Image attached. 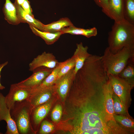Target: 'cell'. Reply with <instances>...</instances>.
I'll use <instances>...</instances> for the list:
<instances>
[{
	"mask_svg": "<svg viewBox=\"0 0 134 134\" xmlns=\"http://www.w3.org/2000/svg\"><path fill=\"white\" fill-rule=\"evenodd\" d=\"M54 126L51 123L47 120H44L41 123L39 133L41 134H47L54 130Z\"/></svg>",
	"mask_w": 134,
	"mask_h": 134,
	"instance_id": "cell-27",
	"label": "cell"
},
{
	"mask_svg": "<svg viewBox=\"0 0 134 134\" xmlns=\"http://www.w3.org/2000/svg\"><path fill=\"white\" fill-rule=\"evenodd\" d=\"M76 46V48L72 56L75 62L74 70L75 75L83 67L86 59L91 55L88 52V47L84 46L82 42L77 44Z\"/></svg>",
	"mask_w": 134,
	"mask_h": 134,
	"instance_id": "cell-13",
	"label": "cell"
},
{
	"mask_svg": "<svg viewBox=\"0 0 134 134\" xmlns=\"http://www.w3.org/2000/svg\"><path fill=\"white\" fill-rule=\"evenodd\" d=\"M2 11L4 19L9 24L17 25L20 23L17 16L16 7L10 0H5Z\"/></svg>",
	"mask_w": 134,
	"mask_h": 134,
	"instance_id": "cell-16",
	"label": "cell"
},
{
	"mask_svg": "<svg viewBox=\"0 0 134 134\" xmlns=\"http://www.w3.org/2000/svg\"><path fill=\"white\" fill-rule=\"evenodd\" d=\"M62 113V108L61 105H57L52 110L51 114V119L55 122H58L61 119Z\"/></svg>",
	"mask_w": 134,
	"mask_h": 134,
	"instance_id": "cell-26",
	"label": "cell"
},
{
	"mask_svg": "<svg viewBox=\"0 0 134 134\" xmlns=\"http://www.w3.org/2000/svg\"><path fill=\"white\" fill-rule=\"evenodd\" d=\"M33 109L29 101L26 100L16 102L10 110L11 117L15 123L19 134L34 133L31 119Z\"/></svg>",
	"mask_w": 134,
	"mask_h": 134,
	"instance_id": "cell-3",
	"label": "cell"
},
{
	"mask_svg": "<svg viewBox=\"0 0 134 134\" xmlns=\"http://www.w3.org/2000/svg\"><path fill=\"white\" fill-rule=\"evenodd\" d=\"M112 98L114 113L119 115H129L128 110L121 101L118 97L113 92Z\"/></svg>",
	"mask_w": 134,
	"mask_h": 134,
	"instance_id": "cell-24",
	"label": "cell"
},
{
	"mask_svg": "<svg viewBox=\"0 0 134 134\" xmlns=\"http://www.w3.org/2000/svg\"><path fill=\"white\" fill-rule=\"evenodd\" d=\"M53 69L41 67L36 68L29 77L18 83L19 84L34 89L39 86L52 71Z\"/></svg>",
	"mask_w": 134,
	"mask_h": 134,
	"instance_id": "cell-6",
	"label": "cell"
},
{
	"mask_svg": "<svg viewBox=\"0 0 134 134\" xmlns=\"http://www.w3.org/2000/svg\"><path fill=\"white\" fill-rule=\"evenodd\" d=\"M59 63L52 53L44 52L34 58L29 64V70L32 71L36 68L41 67L54 69Z\"/></svg>",
	"mask_w": 134,
	"mask_h": 134,
	"instance_id": "cell-8",
	"label": "cell"
},
{
	"mask_svg": "<svg viewBox=\"0 0 134 134\" xmlns=\"http://www.w3.org/2000/svg\"><path fill=\"white\" fill-rule=\"evenodd\" d=\"M108 75L113 92L118 97L128 110L131 103V92L134 87L118 75L111 74Z\"/></svg>",
	"mask_w": 134,
	"mask_h": 134,
	"instance_id": "cell-4",
	"label": "cell"
},
{
	"mask_svg": "<svg viewBox=\"0 0 134 134\" xmlns=\"http://www.w3.org/2000/svg\"><path fill=\"white\" fill-rule=\"evenodd\" d=\"M8 62L6 61L5 62L0 64V79L1 77V73L3 68L7 65L8 64ZM5 88L4 86L2 85L0 82V90H2Z\"/></svg>",
	"mask_w": 134,
	"mask_h": 134,
	"instance_id": "cell-30",
	"label": "cell"
},
{
	"mask_svg": "<svg viewBox=\"0 0 134 134\" xmlns=\"http://www.w3.org/2000/svg\"><path fill=\"white\" fill-rule=\"evenodd\" d=\"M29 26L33 32L36 35L42 38L48 45L54 44L62 34L61 31L55 33L45 32L39 30L32 26Z\"/></svg>",
	"mask_w": 134,
	"mask_h": 134,
	"instance_id": "cell-18",
	"label": "cell"
},
{
	"mask_svg": "<svg viewBox=\"0 0 134 134\" xmlns=\"http://www.w3.org/2000/svg\"><path fill=\"white\" fill-rule=\"evenodd\" d=\"M16 9L18 17L20 23H27L39 30L43 31L44 24L39 20L35 19L26 12L21 6L15 2L14 3Z\"/></svg>",
	"mask_w": 134,
	"mask_h": 134,
	"instance_id": "cell-14",
	"label": "cell"
},
{
	"mask_svg": "<svg viewBox=\"0 0 134 134\" xmlns=\"http://www.w3.org/2000/svg\"><path fill=\"white\" fill-rule=\"evenodd\" d=\"M32 93V89L18 83L11 84L8 94L5 97L8 108L10 110L17 102L28 100Z\"/></svg>",
	"mask_w": 134,
	"mask_h": 134,
	"instance_id": "cell-5",
	"label": "cell"
},
{
	"mask_svg": "<svg viewBox=\"0 0 134 134\" xmlns=\"http://www.w3.org/2000/svg\"><path fill=\"white\" fill-rule=\"evenodd\" d=\"M110 51L115 53L125 47L134 48V24L126 20L115 22L109 33Z\"/></svg>",
	"mask_w": 134,
	"mask_h": 134,
	"instance_id": "cell-1",
	"label": "cell"
},
{
	"mask_svg": "<svg viewBox=\"0 0 134 134\" xmlns=\"http://www.w3.org/2000/svg\"><path fill=\"white\" fill-rule=\"evenodd\" d=\"M26 0H15V2L17 4L21 6Z\"/></svg>",
	"mask_w": 134,
	"mask_h": 134,
	"instance_id": "cell-31",
	"label": "cell"
},
{
	"mask_svg": "<svg viewBox=\"0 0 134 134\" xmlns=\"http://www.w3.org/2000/svg\"><path fill=\"white\" fill-rule=\"evenodd\" d=\"M109 0H94L96 4L102 8V11L105 10L108 6Z\"/></svg>",
	"mask_w": 134,
	"mask_h": 134,
	"instance_id": "cell-29",
	"label": "cell"
},
{
	"mask_svg": "<svg viewBox=\"0 0 134 134\" xmlns=\"http://www.w3.org/2000/svg\"><path fill=\"white\" fill-rule=\"evenodd\" d=\"M75 65V60L72 56L71 58L62 62L61 67L58 73L57 80L74 68Z\"/></svg>",
	"mask_w": 134,
	"mask_h": 134,
	"instance_id": "cell-25",
	"label": "cell"
},
{
	"mask_svg": "<svg viewBox=\"0 0 134 134\" xmlns=\"http://www.w3.org/2000/svg\"><path fill=\"white\" fill-rule=\"evenodd\" d=\"M113 117L116 122L123 129L132 134L134 133V120L130 115L114 114Z\"/></svg>",
	"mask_w": 134,
	"mask_h": 134,
	"instance_id": "cell-20",
	"label": "cell"
},
{
	"mask_svg": "<svg viewBox=\"0 0 134 134\" xmlns=\"http://www.w3.org/2000/svg\"><path fill=\"white\" fill-rule=\"evenodd\" d=\"M51 104L52 101L49 100L33 109L31 119L35 125H38L46 117L50 110Z\"/></svg>",
	"mask_w": 134,
	"mask_h": 134,
	"instance_id": "cell-15",
	"label": "cell"
},
{
	"mask_svg": "<svg viewBox=\"0 0 134 134\" xmlns=\"http://www.w3.org/2000/svg\"><path fill=\"white\" fill-rule=\"evenodd\" d=\"M61 31L62 34H69L73 35H80L88 38L96 36L97 34V29L95 27L84 29L77 27L73 25L64 28Z\"/></svg>",
	"mask_w": 134,
	"mask_h": 134,
	"instance_id": "cell-17",
	"label": "cell"
},
{
	"mask_svg": "<svg viewBox=\"0 0 134 134\" xmlns=\"http://www.w3.org/2000/svg\"><path fill=\"white\" fill-rule=\"evenodd\" d=\"M53 89V86H52L32 91L31 94L27 100L33 108L49 100Z\"/></svg>",
	"mask_w": 134,
	"mask_h": 134,
	"instance_id": "cell-10",
	"label": "cell"
},
{
	"mask_svg": "<svg viewBox=\"0 0 134 134\" xmlns=\"http://www.w3.org/2000/svg\"><path fill=\"white\" fill-rule=\"evenodd\" d=\"M104 108L105 118L108 122L115 121L113 116L114 113L112 98L113 91L109 81L103 87Z\"/></svg>",
	"mask_w": 134,
	"mask_h": 134,
	"instance_id": "cell-11",
	"label": "cell"
},
{
	"mask_svg": "<svg viewBox=\"0 0 134 134\" xmlns=\"http://www.w3.org/2000/svg\"><path fill=\"white\" fill-rule=\"evenodd\" d=\"M125 19L134 24V0H124Z\"/></svg>",
	"mask_w": 134,
	"mask_h": 134,
	"instance_id": "cell-23",
	"label": "cell"
},
{
	"mask_svg": "<svg viewBox=\"0 0 134 134\" xmlns=\"http://www.w3.org/2000/svg\"><path fill=\"white\" fill-rule=\"evenodd\" d=\"M62 62L53 69L52 72L43 80L40 84L36 88L32 89V91L50 87L55 84L57 79L58 73L60 69Z\"/></svg>",
	"mask_w": 134,
	"mask_h": 134,
	"instance_id": "cell-21",
	"label": "cell"
},
{
	"mask_svg": "<svg viewBox=\"0 0 134 134\" xmlns=\"http://www.w3.org/2000/svg\"><path fill=\"white\" fill-rule=\"evenodd\" d=\"M21 6L26 12L32 16H34L32 13L30 2L28 0H26Z\"/></svg>",
	"mask_w": 134,
	"mask_h": 134,
	"instance_id": "cell-28",
	"label": "cell"
},
{
	"mask_svg": "<svg viewBox=\"0 0 134 134\" xmlns=\"http://www.w3.org/2000/svg\"><path fill=\"white\" fill-rule=\"evenodd\" d=\"M5 121L6 123V134H19L15 122L12 119L10 109L7 107L5 97L0 93V122Z\"/></svg>",
	"mask_w": 134,
	"mask_h": 134,
	"instance_id": "cell-7",
	"label": "cell"
},
{
	"mask_svg": "<svg viewBox=\"0 0 134 134\" xmlns=\"http://www.w3.org/2000/svg\"><path fill=\"white\" fill-rule=\"evenodd\" d=\"M74 68L57 80L55 83L56 85V88L57 92L63 99H64L66 97L72 81L75 77Z\"/></svg>",
	"mask_w": 134,
	"mask_h": 134,
	"instance_id": "cell-12",
	"label": "cell"
},
{
	"mask_svg": "<svg viewBox=\"0 0 134 134\" xmlns=\"http://www.w3.org/2000/svg\"><path fill=\"white\" fill-rule=\"evenodd\" d=\"M101 61L108 75H117L128 64L134 62V48L125 47L113 53L107 47Z\"/></svg>",
	"mask_w": 134,
	"mask_h": 134,
	"instance_id": "cell-2",
	"label": "cell"
},
{
	"mask_svg": "<svg viewBox=\"0 0 134 134\" xmlns=\"http://www.w3.org/2000/svg\"><path fill=\"white\" fill-rule=\"evenodd\" d=\"M73 25L68 18L64 17L47 25L44 24L43 31L55 33L61 31L64 28Z\"/></svg>",
	"mask_w": 134,
	"mask_h": 134,
	"instance_id": "cell-19",
	"label": "cell"
},
{
	"mask_svg": "<svg viewBox=\"0 0 134 134\" xmlns=\"http://www.w3.org/2000/svg\"><path fill=\"white\" fill-rule=\"evenodd\" d=\"M134 86V62L128 64L117 75Z\"/></svg>",
	"mask_w": 134,
	"mask_h": 134,
	"instance_id": "cell-22",
	"label": "cell"
},
{
	"mask_svg": "<svg viewBox=\"0 0 134 134\" xmlns=\"http://www.w3.org/2000/svg\"><path fill=\"white\" fill-rule=\"evenodd\" d=\"M102 12L115 22L125 20L124 0H109L106 8Z\"/></svg>",
	"mask_w": 134,
	"mask_h": 134,
	"instance_id": "cell-9",
	"label": "cell"
}]
</instances>
